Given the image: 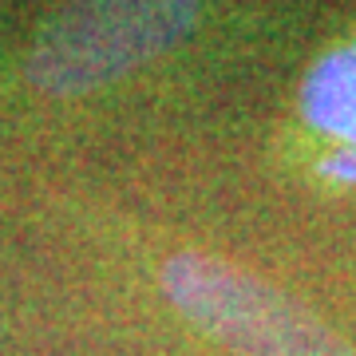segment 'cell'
I'll return each mask as SVG.
<instances>
[{"label": "cell", "instance_id": "4", "mask_svg": "<svg viewBox=\"0 0 356 356\" xmlns=\"http://www.w3.org/2000/svg\"><path fill=\"white\" fill-rule=\"evenodd\" d=\"M321 170L325 175H332V178H341V182H356V151H337V154H329L325 163H321Z\"/></svg>", "mask_w": 356, "mask_h": 356}, {"label": "cell", "instance_id": "2", "mask_svg": "<svg viewBox=\"0 0 356 356\" xmlns=\"http://www.w3.org/2000/svg\"><path fill=\"white\" fill-rule=\"evenodd\" d=\"M191 24V4H83L44 28L28 76L40 91L76 95L147 64Z\"/></svg>", "mask_w": 356, "mask_h": 356}, {"label": "cell", "instance_id": "1", "mask_svg": "<svg viewBox=\"0 0 356 356\" xmlns=\"http://www.w3.org/2000/svg\"><path fill=\"white\" fill-rule=\"evenodd\" d=\"M163 285L194 325L245 356H353L285 297L222 261L178 254L163 266Z\"/></svg>", "mask_w": 356, "mask_h": 356}, {"label": "cell", "instance_id": "3", "mask_svg": "<svg viewBox=\"0 0 356 356\" xmlns=\"http://www.w3.org/2000/svg\"><path fill=\"white\" fill-rule=\"evenodd\" d=\"M305 119L317 131L344 143V151H356V44L321 56L301 88Z\"/></svg>", "mask_w": 356, "mask_h": 356}]
</instances>
